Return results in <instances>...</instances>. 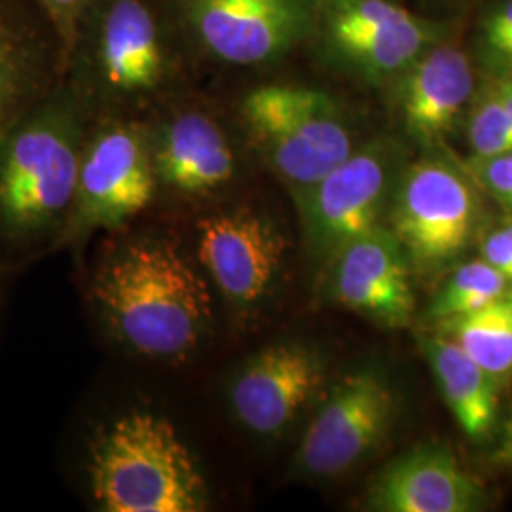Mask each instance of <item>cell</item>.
<instances>
[{
  "mask_svg": "<svg viewBox=\"0 0 512 512\" xmlns=\"http://www.w3.org/2000/svg\"><path fill=\"white\" fill-rule=\"evenodd\" d=\"M92 298L114 340L147 359L188 357L211 325L205 279L165 239L114 245L93 274Z\"/></svg>",
  "mask_w": 512,
  "mask_h": 512,
  "instance_id": "obj_1",
  "label": "cell"
},
{
  "mask_svg": "<svg viewBox=\"0 0 512 512\" xmlns=\"http://www.w3.org/2000/svg\"><path fill=\"white\" fill-rule=\"evenodd\" d=\"M90 110L63 78L0 141V238H57L73 207Z\"/></svg>",
  "mask_w": 512,
  "mask_h": 512,
  "instance_id": "obj_2",
  "label": "cell"
},
{
  "mask_svg": "<svg viewBox=\"0 0 512 512\" xmlns=\"http://www.w3.org/2000/svg\"><path fill=\"white\" fill-rule=\"evenodd\" d=\"M95 505L105 512H200L202 471L171 421L131 410L101 427L88 452Z\"/></svg>",
  "mask_w": 512,
  "mask_h": 512,
  "instance_id": "obj_3",
  "label": "cell"
},
{
  "mask_svg": "<svg viewBox=\"0 0 512 512\" xmlns=\"http://www.w3.org/2000/svg\"><path fill=\"white\" fill-rule=\"evenodd\" d=\"M167 42L148 0H97L82 19L63 76L93 120L124 110L160 90L167 74Z\"/></svg>",
  "mask_w": 512,
  "mask_h": 512,
  "instance_id": "obj_4",
  "label": "cell"
},
{
  "mask_svg": "<svg viewBox=\"0 0 512 512\" xmlns=\"http://www.w3.org/2000/svg\"><path fill=\"white\" fill-rule=\"evenodd\" d=\"M241 116L266 160L293 184L296 198L355 150L338 105L319 90L258 86L243 97Z\"/></svg>",
  "mask_w": 512,
  "mask_h": 512,
  "instance_id": "obj_5",
  "label": "cell"
},
{
  "mask_svg": "<svg viewBox=\"0 0 512 512\" xmlns=\"http://www.w3.org/2000/svg\"><path fill=\"white\" fill-rule=\"evenodd\" d=\"M156 192L148 129L126 116L93 120L73 207L55 241L76 245L95 232L120 230L154 202Z\"/></svg>",
  "mask_w": 512,
  "mask_h": 512,
  "instance_id": "obj_6",
  "label": "cell"
},
{
  "mask_svg": "<svg viewBox=\"0 0 512 512\" xmlns=\"http://www.w3.org/2000/svg\"><path fill=\"white\" fill-rule=\"evenodd\" d=\"M482 217V190L446 158H421L401 171L387 211L389 230L412 266L437 272L465 253Z\"/></svg>",
  "mask_w": 512,
  "mask_h": 512,
  "instance_id": "obj_7",
  "label": "cell"
},
{
  "mask_svg": "<svg viewBox=\"0 0 512 512\" xmlns=\"http://www.w3.org/2000/svg\"><path fill=\"white\" fill-rule=\"evenodd\" d=\"M399 177V154L382 141L332 167L298 198L311 253L330 264L351 241L382 226Z\"/></svg>",
  "mask_w": 512,
  "mask_h": 512,
  "instance_id": "obj_8",
  "label": "cell"
},
{
  "mask_svg": "<svg viewBox=\"0 0 512 512\" xmlns=\"http://www.w3.org/2000/svg\"><path fill=\"white\" fill-rule=\"evenodd\" d=\"M395 420V393L374 370L334 385L300 442L298 465L319 478L342 475L384 444Z\"/></svg>",
  "mask_w": 512,
  "mask_h": 512,
  "instance_id": "obj_9",
  "label": "cell"
},
{
  "mask_svg": "<svg viewBox=\"0 0 512 512\" xmlns=\"http://www.w3.org/2000/svg\"><path fill=\"white\" fill-rule=\"evenodd\" d=\"M184 25L207 54L228 65H260L306 31L300 0H177Z\"/></svg>",
  "mask_w": 512,
  "mask_h": 512,
  "instance_id": "obj_10",
  "label": "cell"
},
{
  "mask_svg": "<svg viewBox=\"0 0 512 512\" xmlns=\"http://www.w3.org/2000/svg\"><path fill=\"white\" fill-rule=\"evenodd\" d=\"M283 253L285 239L255 211H222L198 222V258L220 294L241 310L270 291Z\"/></svg>",
  "mask_w": 512,
  "mask_h": 512,
  "instance_id": "obj_11",
  "label": "cell"
},
{
  "mask_svg": "<svg viewBox=\"0 0 512 512\" xmlns=\"http://www.w3.org/2000/svg\"><path fill=\"white\" fill-rule=\"evenodd\" d=\"M410 264L403 243L378 226L334 256L330 293L348 310L387 329H401L416 310Z\"/></svg>",
  "mask_w": 512,
  "mask_h": 512,
  "instance_id": "obj_12",
  "label": "cell"
},
{
  "mask_svg": "<svg viewBox=\"0 0 512 512\" xmlns=\"http://www.w3.org/2000/svg\"><path fill=\"white\" fill-rule=\"evenodd\" d=\"M325 380L317 351L296 344H277L258 351L239 370L230 387L232 410L258 435L285 431Z\"/></svg>",
  "mask_w": 512,
  "mask_h": 512,
  "instance_id": "obj_13",
  "label": "cell"
},
{
  "mask_svg": "<svg viewBox=\"0 0 512 512\" xmlns=\"http://www.w3.org/2000/svg\"><path fill=\"white\" fill-rule=\"evenodd\" d=\"M332 44L370 74L406 71L431 38L427 23L391 0H327Z\"/></svg>",
  "mask_w": 512,
  "mask_h": 512,
  "instance_id": "obj_14",
  "label": "cell"
},
{
  "mask_svg": "<svg viewBox=\"0 0 512 512\" xmlns=\"http://www.w3.org/2000/svg\"><path fill=\"white\" fill-rule=\"evenodd\" d=\"M368 503L382 512H475L488 507V495L448 448L425 444L385 467Z\"/></svg>",
  "mask_w": 512,
  "mask_h": 512,
  "instance_id": "obj_15",
  "label": "cell"
},
{
  "mask_svg": "<svg viewBox=\"0 0 512 512\" xmlns=\"http://www.w3.org/2000/svg\"><path fill=\"white\" fill-rule=\"evenodd\" d=\"M158 188L179 196H209L236 177V152L219 122L202 110H183L148 131Z\"/></svg>",
  "mask_w": 512,
  "mask_h": 512,
  "instance_id": "obj_16",
  "label": "cell"
},
{
  "mask_svg": "<svg viewBox=\"0 0 512 512\" xmlns=\"http://www.w3.org/2000/svg\"><path fill=\"white\" fill-rule=\"evenodd\" d=\"M401 88L404 128L421 145H435L454 128L471 101L475 76L459 48L440 46L406 69Z\"/></svg>",
  "mask_w": 512,
  "mask_h": 512,
  "instance_id": "obj_17",
  "label": "cell"
},
{
  "mask_svg": "<svg viewBox=\"0 0 512 512\" xmlns=\"http://www.w3.org/2000/svg\"><path fill=\"white\" fill-rule=\"evenodd\" d=\"M61 50L25 19L0 27V141L59 82Z\"/></svg>",
  "mask_w": 512,
  "mask_h": 512,
  "instance_id": "obj_18",
  "label": "cell"
},
{
  "mask_svg": "<svg viewBox=\"0 0 512 512\" xmlns=\"http://www.w3.org/2000/svg\"><path fill=\"white\" fill-rule=\"evenodd\" d=\"M440 393L461 431L475 442L494 435L501 387L467 351L442 334L421 336Z\"/></svg>",
  "mask_w": 512,
  "mask_h": 512,
  "instance_id": "obj_19",
  "label": "cell"
},
{
  "mask_svg": "<svg viewBox=\"0 0 512 512\" xmlns=\"http://www.w3.org/2000/svg\"><path fill=\"white\" fill-rule=\"evenodd\" d=\"M439 334L454 340L501 389L512 378V289L478 310L437 323Z\"/></svg>",
  "mask_w": 512,
  "mask_h": 512,
  "instance_id": "obj_20",
  "label": "cell"
},
{
  "mask_svg": "<svg viewBox=\"0 0 512 512\" xmlns=\"http://www.w3.org/2000/svg\"><path fill=\"white\" fill-rule=\"evenodd\" d=\"M512 283L484 258L454 270L427 310V319L440 323L478 310L509 293Z\"/></svg>",
  "mask_w": 512,
  "mask_h": 512,
  "instance_id": "obj_21",
  "label": "cell"
},
{
  "mask_svg": "<svg viewBox=\"0 0 512 512\" xmlns=\"http://www.w3.org/2000/svg\"><path fill=\"white\" fill-rule=\"evenodd\" d=\"M469 145L475 156L512 152V116L494 86L480 95L469 120Z\"/></svg>",
  "mask_w": 512,
  "mask_h": 512,
  "instance_id": "obj_22",
  "label": "cell"
},
{
  "mask_svg": "<svg viewBox=\"0 0 512 512\" xmlns=\"http://www.w3.org/2000/svg\"><path fill=\"white\" fill-rule=\"evenodd\" d=\"M465 169L484 194L512 215V152L473 156Z\"/></svg>",
  "mask_w": 512,
  "mask_h": 512,
  "instance_id": "obj_23",
  "label": "cell"
},
{
  "mask_svg": "<svg viewBox=\"0 0 512 512\" xmlns=\"http://www.w3.org/2000/svg\"><path fill=\"white\" fill-rule=\"evenodd\" d=\"M54 27L55 42L59 44L61 59L69 54L78 27L97 0H37Z\"/></svg>",
  "mask_w": 512,
  "mask_h": 512,
  "instance_id": "obj_24",
  "label": "cell"
},
{
  "mask_svg": "<svg viewBox=\"0 0 512 512\" xmlns=\"http://www.w3.org/2000/svg\"><path fill=\"white\" fill-rule=\"evenodd\" d=\"M480 256L512 283V222L497 226L482 238Z\"/></svg>",
  "mask_w": 512,
  "mask_h": 512,
  "instance_id": "obj_25",
  "label": "cell"
},
{
  "mask_svg": "<svg viewBox=\"0 0 512 512\" xmlns=\"http://www.w3.org/2000/svg\"><path fill=\"white\" fill-rule=\"evenodd\" d=\"M486 40L495 54L512 59V0L501 6L488 21Z\"/></svg>",
  "mask_w": 512,
  "mask_h": 512,
  "instance_id": "obj_26",
  "label": "cell"
},
{
  "mask_svg": "<svg viewBox=\"0 0 512 512\" xmlns=\"http://www.w3.org/2000/svg\"><path fill=\"white\" fill-rule=\"evenodd\" d=\"M497 459L512 465V412L511 418H509L507 425H505V437H503V442H501V446L497 450Z\"/></svg>",
  "mask_w": 512,
  "mask_h": 512,
  "instance_id": "obj_27",
  "label": "cell"
},
{
  "mask_svg": "<svg viewBox=\"0 0 512 512\" xmlns=\"http://www.w3.org/2000/svg\"><path fill=\"white\" fill-rule=\"evenodd\" d=\"M16 14H14V10H12V6H10V2L8 0H0V27L6 23V21H10V19L14 18Z\"/></svg>",
  "mask_w": 512,
  "mask_h": 512,
  "instance_id": "obj_28",
  "label": "cell"
}]
</instances>
